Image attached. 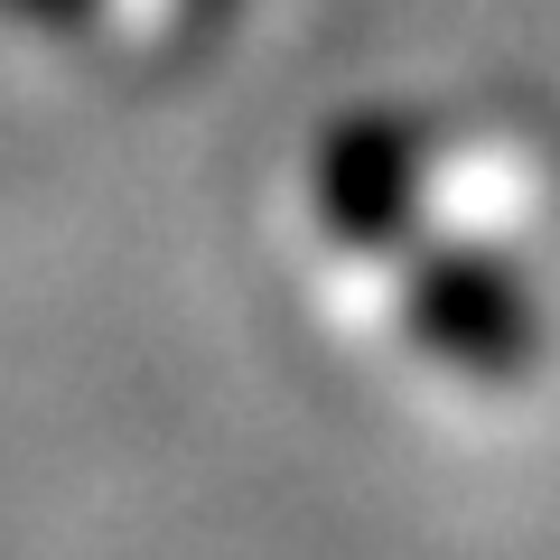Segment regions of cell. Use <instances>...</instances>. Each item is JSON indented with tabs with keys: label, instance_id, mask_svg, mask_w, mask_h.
<instances>
[{
	"label": "cell",
	"instance_id": "3",
	"mask_svg": "<svg viewBox=\"0 0 560 560\" xmlns=\"http://www.w3.org/2000/svg\"><path fill=\"white\" fill-rule=\"evenodd\" d=\"M20 20H47V28H84L94 20V0H10Z\"/></svg>",
	"mask_w": 560,
	"mask_h": 560
},
{
	"label": "cell",
	"instance_id": "2",
	"mask_svg": "<svg viewBox=\"0 0 560 560\" xmlns=\"http://www.w3.org/2000/svg\"><path fill=\"white\" fill-rule=\"evenodd\" d=\"M420 160H430V140H420L411 113H346L318 140V168H308L318 178V224L364 243V253L401 243V224L420 206Z\"/></svg>",
	"mask_w": 560,
	"mask_h": 560
},
{
	"label": "cell",
	"instance_id": "1",
	"mask_svg": "<svg viewBox=\"0 0 560 560\" xmlns=\"http://www.w3.org/2000/svg\"><path fill=\"white\" fill-rule=\"evenodd\" d=\"M411 327L440 364L477 383H514L541 355V308L495 253H420L411 261Z\"/></svg>",
	"mask_w": 560,
	"mask_h": 560
}]
</instances>
